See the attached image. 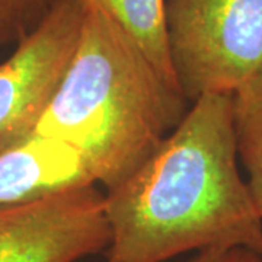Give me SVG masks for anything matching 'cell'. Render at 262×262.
<instances>
[{"instance_id": "cell-1", "label": "cell", "mask_w": 262, "mask_h": 262, "mask_svg": "<svg viewBox=\"0 0 262 262\" xmlns=\"http://www.w3.org/2000/svg\"><path fill=\"white\" fill-rule=\"evenodd\" d=\"M237 160L232 95L195 99L149 158L103 194L105 262L229 248L262 253V217Z\"/></svg>"}, {"instance_id": "cell-2", "label": "cell", "mask_w": 262, "mask_h": 262, "mask_svg": "<svg viewBox=\"0 0 262 262\" xmlns=\"http://www.w3.org/2000/svg\"><path fill=\"white\" fill-rule=\"evenodd\" d=\"M82 8L73 54L31 134L73 147L108 191L149 158L191 103L106 12Z\"/></svg>"}, {"instance_id": "cell-3", "label": "cell", "mask_w": 262, "mask_h": 262, "mask_svg": "<svg viewBox=\"0 0 262 262\" xmlns=\"http://www.w3.org/2000/svg\"><path fill=\"white\" fill-rule=\"evenodd\" d=\"M170 63L188 102L233 94L262 69V0H163Z\"/></svg>"}, {"instance_id": "cell-4", "label": "cell", "mask_w": 262, "mask_h": 262, "mask_svg": "<svg viewBox=\"0 0 262 262\" xmlns=\"http://www.w3.org/2000/svg\"><path fill=\"white\" fill-rule=\"evenodd\" d=\"M82 15L77 0H53L37 28L0 63V151L35 128L73 54Z\"/></svg>"}, {"instance_id": "cell-5", "label": "cell", "mask_w": 262, "mask_h": 262, "mask_svg": "<svg viewBox=\"0 0 262 262\" xmlns=\"http://www.w3.org/2000/svg\"><path fill=\"white\" fill-rule=\"evenodd\" d=\"M108 244L96 185L0 210V262H77L106 251Z\"/></svg>"}, {"instance_id": "cell-6", "label": "cell", "mask_w": 262, "mask_h": 262, "mask_svg": "<svg viewBox=\"0 0 262 262\" xmlns=\"http://www.w3.org/2000/svg\"><path fill=\"white\" fill-rule=\"evenodd\" d=\"M89 185L83 159L63 141L29 134L0 151V210Z\"/></svg>"}, {"instance_id": "cell-7", "label": "cell", "mask_w": 262, "mask_h": 262, "mask_svg": "<svg viewBox=\"0 0 262 262\" xmlns=\"http://www.w3.org/2000/svg\"><path fill=\"white\" fill-rule=\"evenodd\" d=\"M80 5H95L106 12L121 27L156 67L162 77L179 89L170 63L163 0H77ZM182 94V92H181Z\"/></svg>"}, {"instance_id": "cell-8", "label": "cell", "mask_w": 262, "mask_h": 262, "mask_svg": "<svg viewBox=\"0 0 262 262\" xmlns=\"http://www.w3.org/2000/svg\"><path fill=\"white\" fill-rule=\"evenodd\" d=\"M232 101L237 158L246 170V184L262 217V69L234 91Z\"/></svg>"}, {"instance_id": "cell-9", "label": "cell", "mask_w": 262, "mask_h": 262, "mask_svg": "<svg viewBox=\"0 0 262 262\" xmlns=\"http://www.w3.org/2000/svg\"><path fill=\"white\" fill-rule=\"evenodd\" d=\"M53 0H0V47L18 44L37 28Z\"/></svg>"}, {"instance_id": "cell-10", "label": "cell", "mask_w": 262, "mask_h": 262, "mask_svg": "<svg viewBox=\"0 0 262 262\" xmlns=\"http://www.w3.org/2000/svg\"><path fill=\"white\" fill-rule=\"evenodd\" d=\"M189 262H262V253L248 248H229L198 252Z\"/></svg>"}]
</instances>
